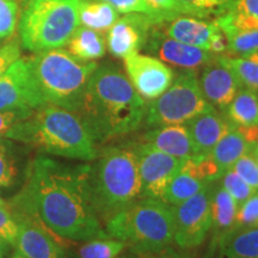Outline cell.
I'll return each instance as SVG.
<instances>
[{
    "mask_svg": "<svg viewBox=\"0 0 258 258\" xmlns=\"http://www.w3.org/2000/svg\"><path fill=\"white\" fill-rule=\"evenodd\" d=\"M35 110H6L0 111V138L9 139L16 124L27 120Z\"/></svg>",
    "mask_w": 258,
    "mask_h": 258,
    "instance_id": "f35d334b",
    "label": "cell"
},
{
    "mask_svg": "<svg viewBox=\"0 0 258 258\" xmlns=\"http://www.w3.org/2000/svg\"><path fill=\"white\" fill-rule=\"evenodd\" d=\"M124 241L115 238H93L78 249L79 258H118L127 249Z\"/></svg>",
    "mask_w": 258,
    "mask_h": 258,
    "instance_id": "83f0119b",
    "label": "cell"
},
{
    "mask_svg": "<svg viewBox=\"0 0 258 258\" xmlns=\"http://www.w3.org/2000/svg\"><path fill=\"white\" fill-rule=\"evenodd\" d=\"M79 24L92 30L106 32L120 18L117 10L101 0H79Z\"/></svg>",
    "mask_w": 258,
    "mask_h": 258,
    "instance_id": "603a6c76",
    "label": "cell"
},
{
    "mask_svg": "<svg viewBox=\"0 0 258 258\" xmlns=\"http://www.w3.org/2000/svg\"><path fill=\"white\" fill-rule=\"evenodd\" d=\"M10 211L18 226L14 249L27 258H66L62 245L57 243L59 237L51 233L38 219L18 208L10 207Z\"/></svg>",
    "mask_w": 258,
    "mask_h": 258,
    "instance_id": "7c38bea8",
    "label": "cell"
},
{
    "mask_svg": "<svg viewBox=\"0 0 258 258\" xmlns=\"http://www.w3.org/2000/svg\"><path fill=\"white\" fill-rule=\"evenodd\" d=\"M254 146L247 143L239 132L233 127L224 138L213 148L211 157L217 163L219 169L224 173L225 171L230 170L232 165L243 157L244 154L252 151Z\"/></svg>",
    "mask_w": 258,
    "mask_h": 258,
    "instance_id": "cb8c5ba5",
    "label": "cell"
},
{
    "mask_svg": "<svg viewBox=\"0 0 258 258\" xmlns=\"http://www.w3.org/2000/svg\"><path fill=\"white\" fill-rule=\"evenodd\" d=\"M22 50L18 41H12L0 47V77L5 74L10 67L21 59Z\"/></svg>",
    "mask_w": 258,
    "mask_h": 258,
    "instance_id": "ab89813d",
    "label": "cell"
},
{
    "mask_svg": "<svg viewBox=\"0 0 258 258\" xmlns=\"http://www.w3.org/2000/svg\"><path fill=\"white\" fill-rule=\"evenodd\" d=\"M227 11L239 14L258 24V0H232Z\"/></svg>",
    "mask_w": 258,
    "mask_h": 258,
    "instance_id": "60d3db41",
    "label": "cell"
},
{
    "mask_svg": "<svg viewBox=\"0 0 258 258\" xmlns=\"http://www.w3.org/2000/svg\"><path fill=\"white\" fill-rule=\"evenodd\" d=\"M252 154H253V158H254V160H256L257 166H258V150H256V147L252 148Z\"/></svg>",
    "mask_w": 258,
    "mask_h": 258,
    "instance_id": "bcb514c9",
    "label": "cell"
},
{
    "mask_svg": "<svg viewBox=\"0 0 258 258\" xmlns=\"http://www.w3.org/2000/svg\"><path fill=\"white\" fill-rule=\"evenodd\" d=\"M10 247L11 245L0 237V258H8L10 256Z\"/></svg>",
    "mask_w": 258,
    "mask_h": 258,
    "instance_id": "ee69618b",
    "label": "cell"
},
{
    "mask_svg": "<svg viewBox=\"0 0 258 258\" xmlns=\"http://www.w3.org/2000/svg\"><path fill=\"white\" fill-rule=\"evenodd\" d=\"M185 124L196 157L211 156L215 145L234 127L231 121L227 117H222L215 108L201 112Z\"/></svg>",
    "mask_w": 258,
    "mask_h": 258,
    "instance_id": "e0dca14e",
    "label": "cell"
},
{
    "mask_svg": "<svg viewBox=\"0 0 258 258\" xmlns=\"http://www.w3.org/2000/svg\"><path fill=\"white\" fill-rule=\"evenodd\" d=\"M238 205L221 184H211V217L213 234L232 230Z\"/></svg>",
    "mask_w": 258,
    "mask_h": 258,
    "instance_id": "7402d4cb",
    "label": "cell"
},
{
    "mask_svg": "<svg viewBox=\"0 0 258 258\" xmlns=\"http://www.w3.org/2000/svg\"><path fill=\"white\" fill-rule=\"evenodd\" d=\"M202 95L213 108L226 110L239 91L241 84L230 69L218 62L217 57L206 64L199 78Z\"/></svg>",
    "mask_w": 258,
    "mask_h": 258,
    "instance_id": "2e32d148",
    "label": "cell"
},
{
    "mask_svg": "<svg viewBox=\"0 0 258 258\" xmlns=\"http://www.w3.org/2000/svg\"><path fill=\"white\" fill-rule=\"evenodd\" d=\"M148 8L152 10L154 18L158 23L171 22L173 19L182 16L177 0H145Z\"/></svg>",
    "mask_w": 258,
    "mask_h": 258,
    "instance_id": "d590c367",
    "label": "cell"
},
{
    "mask_svg": "<svg viewBox=\"0 0 258 258\" xmlns=\"http://www.w3.org/2000/svg\"><path fill=\"white\" fill-rule=\"evenodd\" d=\"M208 184L209 183L202 182L190 175L188 171L180 169L167 184L163 196V201L170 206L178 205V203L192 198Z\"/></svg>",
    "mask_w": 258,
    "mask_h": 258,
    "instance_id": "484cf974",
    "label": "cell"
},
{
    "mask_svg": "<svg viewBox=\"0 0 258 258\" xmlns=\"http://www.w3.org/2000/svg\"><path fill=\"white\" fill-rule=\"evenodd\" d=\"M258 227V191L238 207L233 228Z\"/></svg>",
    "mask_w": 258,
    "mask_h": 258,
    "instance_id": "836d02e7",
    "label": "cell"
},
{
    "mask_svg": "<svg viewBox=\"0 0 258 258\" xmlns=\"http://www.w3.org/2000/svg\"><path fill=\"white\" fill-rule=\"evenodd\" d=\"M12 146L5 138H0V188H10L17 178V161Z\"/></svg>",
    "mask_w": 258,
    "mask_h": 258,
    "instance_id": "4dcf8cb0",
    "label": "cell"
},
{
    "mask_svg": "<svg viewBox=\"0 0 258 258\" xmlns=\"http://www.w3.org/2000/svg\"><path fill=\"white\" fill-rule=\"evenodd\" d=\"M159 25L150 16L127 14L118 18L106 31V48L112 55L120 59L139 53L146 44L152 29Z\"/></svg>",
    "mask_w": 258,
    "mask_h": 258,
    "instance_id": "9a60e30c",
    "label": "cell"
},
{
    "mask_svg": "<svg viewBox=\"0 0 258 258\" xmlns=\"http://www.w3.org/2000/svg\"><path fill=\"white\" fill-rule=\"evenodd\" d=\"M232 0H177L182 15L209 18L225 14Z\"/></svg>",
    "mask_w": 258,
    "mask_h": 258,
    "instance_id": "f546056e",
    "label": "cell"
},
{
    "mask_svg": "<svg viewBox=\"0 0 258 258\" xmlns=\"http://www.w3.org/2000/svg\"><path fill=\"white\" fill-rule=\"evenodd\" d=\"M0 206H4V207H9V203L6 202L5 200L2 198V196H0Z\"/></svg>",
    "mask_w": 258,
    "mask_h": 258,
    "instance_id": "7dc6e473",
    "label": "cell"
},
{
    "mask_svg": "<svg viewBox=\"0 0 258 258\" xmlns=\"http://www.w3.org/2000/svg\"><path fill=\"white\" fill-rule=\"evenodd\" d=\"M225 50H227V41L224 32L220 30V28L213 34V37L211 40V47H209V51L214 54H221Z\"/></svg>",
    "mask_w": 258,
    "mask_h": 258,
    "instance_id": "7bdbcfd3",
    "label": "cell"
},
{
    "mask_svg": "<svg viewBox=\"0 0 258 258\" xmlns=\"http://www.w3.org/2000/svg\"><path fill=\"white\" fill-rule=\"evenodd\" d=\"M8 258H27V257L23 256V254L19 252V251H17V250L15 249L14 251H12V253L10 254V256H9Z\"/></svg>",
    "mask_w": 258,
    "mask_h": 258,
    "instance_id": "f6af8a7d",
    "label": "cell"
},
{
    "mask_svg": "<svg viewBox=\"0 0 258 258\" xmlns=\"http://www.w3.org/2000/svg\"><path fill=\"white\" fill-rule=\"evenodd\" d=\"M157 27L151 30L144 48L164 63L182 70L196 71L215 59L211 51L170 38Z\"/></svg>",
    "mask_w": 258,
    "mask_h": 258,
    "instance_id": "5bb4252c",
    "label": "cell"
},
{
    "mask_svg": "<svg viewBox=\"0 0 258 258\" xmlns=\"http://www.w3.org/2000/svg\"><path fill=\"white\" fill-rule=\"evenodd\" d=\"M218 62L235 74L241 86L258 92V51L245 56H218Z\"/></svg>",
    "mask_w": 258,
    "mask_h": 258,
    "instance_id": "4316f807",
    "label": "cell"
},
{
    "mask_svg": "<svg viewBox=\"0 0 258 258\" xmlns=\"http://www.w3.org/2000/svg\"><path fill=\"white\" fill-rule=\"evenodd\" d=\"M93 205L102 221L141 199L138 158L133 147H106L90 165Z\"/></svg>",
    "mask_w": 258,
    "mask_h": 258,
    "instance_id": "277c9868",
    "label": "cell"
},
{
    "mask_svg": "<svg viewBox=\"0 0 258 258\" xmlns=\"http://www.w3.org/2000/svg\"><path fill=\"white\" fill-rule=\"evenodd\" d=\"M143 141L161 152L179 159H190L196 157L186 125L172 124L157 127L145 133Z\"/></svg>",
    "mask_w": 258,
    "mask_h": 258,
    "instance_id": "d6986e66",
    "label": "cell"
},
{
    "mask_svg": "<svg viewBox=\"0 0 258 258\" xmlns=\"http://www.w3.org/2000/svg\"><path fill=\"white\" fill-rule=\"evenodd\" d=\"M205 258H258V227L212 234Z\"/></svg>",
    "mask_w": 258,
    "mask_h": 258,
    "instance_id": "ac0fdd59",
    "label": "cell"
},
{
    "mask_svg": "<svg viewBox=\"0 0 258 258\" xmlns=\"http://www.w3.org/2000/svg\"><path fill=\"white\" fill-rule=\"evenodd\" d=\"M18 234L17 221L10 211V207L0 206V237L8 241L12 247L15 246Z\"/></svg>",
    "mask_w": 258,
    "mask_h": 258,
    "instance_id": "74e56055",
    "label": "cell"
},
{
    "mask_svg": "<svg viewBox=\"0 0 258 258\" xmlns=\"http://www.w3.org/2000/svg\"><path fill=\"white\" fill-rule=\"evenodd\" d=\"M211 184L192 198L171 206L175 224V243L179 249L198 247L207 238L212 228Z\"/></svg>",
    "mask_w": 258,
    "mask_h": 258,
    "instance_id": "9c48e42d",
    "label": "cell"
},
{
    "mask_svg": "<svg viewBox=\"0 0 258 258\" xmlns=\"http://www.w3.org/2000/svg\"><path fill=\"white\" fill-rule=\"evenodd\" d=\"M9 207L30 213L62 239L108 237L93 205L90 165L72 166L48 157L35 158L23 189Z\"/></svg>",
    "mask_w": 258,
    "mask_h": 258,
    "instance_id": "6da1fadb",
    "label": "cell"
},
{
    "mask_svg": "<svg viewBox=\"0 0 258 258\" xmlns=\"http://www.w3.org/2000/svg\"><path fill=\"white\" fill-rule=\"evenodd\" d=\"M79 0H30L18 22L22 47L32 53L63 48L79 27Z\"/></svg>",
    "mask_w": 258,
    "mask_h": 258,
    "instance_id": "52a82bcc",
    "label": "cell"
},
{
    "mask_svg": "<svg viewBox=\"0 0 258 258\" xmlns=\"http://www.w3.org/2000/svg\"><path fill=\"white\" fill-rule=\"evenodd\" d=\"M127 77L137 92L147 101H153L175 79L173 71L157 57L133 53L123 59Z\"/></svg>",
    "mask_w": 258,
    "mask_h": 258,
    "instance_id": "4fadbf2b",
    "label": "cell"
},
{
    "mask_svg": "<svg viewBox=\"0 0 258 258\" xmlns=\"http://www.w3.org/2000/svg\"><path fill=\"white\" fill-rule=\"evenodd\" d=\"M231 170H233L254 191H258V166L253 158L252 151L240 157L232 165Z\"/></svg>",
    "mask_w": 258,
    "mask_h": 258,
    "instance_id": "e575fe53",
    "label": "cell"
},
{
    "mask_svg": "<svg viewBox=\"0 0 258 258\" xmlns=\"http://www.w3.org/2000/svg\"><path fill=\"white\" fill-rule=\"evenodd\" d=\"M108 237L124 241L131 251H157L175 241L171 206L163 200L141 199L105 221Z\"/></svg>",
    "mask_w": 258,
    "mask_h": 258,
    "instance_id": "8992f818",
    "label": "cell"
},
{
    "mask_svg": "<svg viewBox=\"0 0 258 258\" xmlns=\"http://www.w3.org/2000/svg\"><path fill=\"white\" fill-rule=\"evenodd\" d=\"M46 105L29 57H21L0 77V111L36 110Z\"/></svg>",
    "mask_w": 258,
    "mask_h": 258,
    "instance_id": "30bf717a",
    "label": "cell"
},
{
    "mask_svg": "<svg viewBox=\"0 0 258 258\" xmlns=\"http://www.w3.org/2000/svg\"><path fill=\"white\" fill-rule=\"evenodd\" d=\"M141 180V199L163 200L170 180L182 169L184 159L172 157L141 143L133 146Z\"/></svg>",
    "mask_w": 258,
    "mask_h": 258,
    "instance_id": "8fae6325",
    "label": "cell"
},
{
    "mask_svg": "<svg viewBox=\"0 0 258 258\" xmlns=\"http://www.w3.org/2000/svg\"><path fill=\"white\" fill-rule=\"evenodd\" d=\"M29 59L46 104L78 112L89 80L98 63L80 61L63 48L35 53Z\"/></svg>",
    "mask_w": 258,
    "mask_h": 258,
    "instance_id": "5b68a950",
    "label": "cell"
},
{
    "mask_svg": "<svg viewBox=\"0 0 258 258\" xmlns=\"http://www.w3.org/2000/svg\"><path fill=\"white\" fill-rule=\"evenodd\" d=\"M9 140L32 145L43 153L73 160L93 161L96 140L78 112L46 104L16 124Z\"/></svg>",
    "mask_w": 258,
    "mask_h": 258,
    "instance_id": "3957f363",
    "label": "cell"
},
{
    "mask_svg": "<svg viewBox=\"0 0 258 258\" xmlns=\"http://www.w3.org/2000/svg\"><path fill=\"white\" fill-rule=\"evenodd\" d=\"M101 2L108 3L110 4L112 8L117 10L118 14L127 15V14H141L150 16L151 18H153L154 21H158L154 18V15L152 10L148 8L145 0H101ZM159 24V23H158Z\"/></svg>",
    "mask_w": 258,
    "mask_h": 258,
    "instance_id": "8d00e7d4",
    "label": "cell"
},
{
    "mask_svg": "<svg viewBox=\"0 0 258 258\" xmlns=\"http://www.w3.org/2000/svg\"><path fill=\"white\" fill-rule=\"evenodd\" d=\"M220 184L222 185V188L234 199L238 207H239L241 203L246 201L250 196H252L253 194L256 192L249 184H247V183H245L244 180L231 169L225 171L224 175L221 176Z\"/></svg>",
    "mask_w": 258,
    "mask_h": 258,
    "instance_id": "1f68e13d",
    "label": "cell"
},
{
    "mask_svg": "<svg viewBox=\"0 0 258 258\" xmlns=\"http://www.w3.org/2000/svg\"><path fill=\"white\" fill-rule=\"evenodd\" d=\"M17 0H0V41L12 37L18 27Z\"/></svg>",
    "mask_w": 258,
    "mask_h": 258,
    "instance_id": "d6a6232c",
    "label": "cell"
},
{
    "mask_svg": "<svg viewBox=\"0 0 258 258\" xmlns=\"http://www.w3.org/2000/svg\"><path fill=\"white\" fill-rule=\"evenodd\" d=\"M226 114L235 127L258 125V92L244 86L240 88L226 108Z\"/></svg>",
    "mask_w": 258,
    "mask_h": 258,
    "instance_id": "d4e9b609",
    "label": "cell"
},
{
    "mask_svg": "<svg viewBox=\"0 0 258 258\" xmlns=\"http://www.w3.org/2000/svg\"><path fill=\"white\" fill-rule=\"evenodd\" d=\"M22 2H25V3H28V2H30V0H22Z\"/></svg>",
    "mask_w": 258,
    "mask_h": 258,
    "instance_id": "c3c4849f",
    "label": "cell"
},
{
    "mask_svg": "<svg viewBox=\"0 0 258 258\" xmlns=\"http://www.w3.org/2000/svg\"><path fill=\"white\" fill-rule=\"evenodd\" d=\"M213 106L200 89L196 71L184 70L145 111L146 123L152 127L183 124Z\"/></svg>",
    "mask_w": 258,
    "mask_h": 258,
    "instance_id": "ba28073f",
    "label": "cell"
},
{
    "mask_svg": "<svg viewBox=\"0 0 258 258\" xmlns=\"http://www.w3.org/2000/svg\"><path fill=\"white\" fill-rule=\"evenodd\" d=\"M124 258H191L188 253L172 249V247H165V249L157 251H131Z\"/></svg>",
    "mask_w": 258,
    "mask_h": 258,
    "instance_id": "b9f144b4",
    "label": "cell"
},
{
    "mask_svg": "<svg viewBox=\"0 0 258 258\" xmlns=\"http://www.w3.org/2000/svg\"><path fill=\"white\" fill-rule=\"evenodd\" d=\"M218 29L219 27L215 22L203 21L201 18L183 15L171 21L164 34L182 43L209 51L213 34Z\"/></svg>",
    "mask_w": 258,
    "mask_h": 258,
    "instance_id": "ffe728a7",
    "label": "cell"
},
{
    "mask_svg": "<svg viewBox=\"0 0 258 258\" xmlns=\"http://www.w3.org/2000/svg\"><path fill=\"white\" fill-rule=\"evenodd\" d=\"M67 50L80 61H95L104 56L106 43L102 32L79 25L67 42Z\"/></svg>",
    "mask_w": 258,
    "mask_h": 258,
    "instance_id": "44dd1931",
    "label": "cell"
},
{
    "mask_svg": "<svg viewBox=\"0 0 258 258\" xmlns=\"http://www.w3.org/2000/svg\"><path fill=\"white\" fill-rule=\"evenodd\" d=\"M144 98L115 64L104 63L89 80L78 114L93 139L108 141L137 131L145 118Z\"/></svg>",
    "mask_w": 258,
    "mask_h": 258,
    "instance_id": "7a4b0ae2",
    "label": "cell"
},
{
    "mask_svg": "<svg viewBox=\"0 0 258 258\" xmlns=\"http://www.w3.org/2000/svg\"><path fill=\"white\" fill-rule=\"evenodd\" d=\"M227 41V50L239 56L249 55L258 51V29L235 30L232 28H220Z\"/></svg>",
    "mask_w": 258,
    "mask_h": 258,
    "instance_id": "f1b7e54d",
    "label": "cell"
},
{
    "mask_svg": "<svg viewBox=\"0 0 258 258\" xmlns=\"http://www.w3.org/2000/svg\"><path fill=\"white\" fill-rule=\"evenodd\" d=\"M254 147H256V150H258V143H257V145H256V146H254Z\"/></svg>",
    "mask_w": 258,
    "mask_h": 258,
    "instance_id": "681fc988",
    "label": "cell"
}]
</instances>
